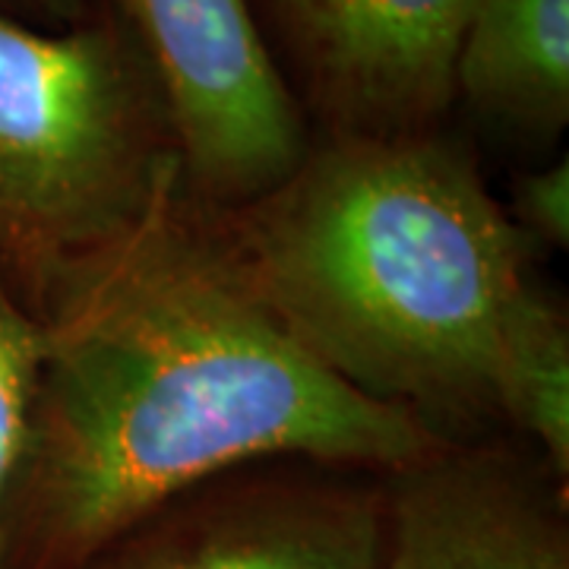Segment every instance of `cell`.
I'll list each match as a JSON object with an SVG mask.
<instances>
[{
    "instance_id": "7c38bea8",
    "label": "cell",
    "mask_w": 569,
    "mask_h": 569,
    "mask_svg": "<svg viewBox=\"0 0 569 569\" xmlns=\"http://www.w3.org/2000/svg\"><path fill=\"white\" fill-rule=\"evenodd\" d=\"M77 7H80V0H0V13H10V17H13V10H29L39 17H51V20H73Z\"/></svg>"
},
{
    "instance_id": "277c9868",
    "label": "cell",
    "mask_w": 569,
    "mask_h": 569,
    "mask_svg": "<svg viewBox=\"0 0 569 569\" xmlns=\"http://www.w3.org/2000/svg\"><path fill=\"white\" fill-rule=\"evenodd\" d=\"M159 86L187 193L234 209L282 183L307 156L301 102L250 0H114Z\"/></svg>"
},
{
    "instance_id": "6da1fadb",
    "label": "cell",
    "mask_w": 569,
    "mask_h": 569,
    "mask_svg": "<svg viewBox=\"0 0 569 569\" xmlns=\"http://www.w3.org/2000/svg\"><path fill=\"white\" fill-rule=\"evenodd\" d=\"M39 373L3 569H77L164 500L272 459L392 471L443 447L298 346L181 171L111 241L29 288Z\"/></svg>"
},
{
    "instance_id": "3957f363",
    "label": "cell",
    "mask_w": 569,
    "mask_h": 569,
    "mask_svg": "<svg viewBox=\"0 0 569 569\" xmlns=\"http://www.w3.org/2000/svg\"><path fill=\"white\" fill-rule=\"evenodd\" d=\"M178 171L159 86L114 13L67 29L0 13V263L26 298Z\"/></svg>"
},
{
    "instance_id": "ba28073f",
    "label": "cell",
    "mask_w": 569,
    "mask_h": 569,
    "mask_svg": "<svg viewBox=\"0 0 569 569\" xmlns=\"http://www.w3.org/2000/svg\"><path fill=\"white\" fill-rule=\"evenodd\" d=\"M452 86L490 123L553 140L569 121V0H478Z\"/></svg>"
},
{
    "instance_id": "8fae6325",
    "label": "cell",
    "mask_w": 569,
    "mask_h": 569,
    "mask_svg": "<svg viewBox=\"0 0 569 569\" xmlns=\"http://www.w3.org/2000/svg\"><path fill=\"white\" fill-rule=\"evenodd\" d=\"M512 224L526 234L531 247L567 250L569 244V162H550L541 171H529L516 181Z\"/></svg>"
},
{
    "instance_id": "52a82bcc",
    "label": "cell",
    "mask_w": 569,
    "mask_h": 569,
    "mask_svg": "<svg viewBox=\"0 0 569 569\" xmlns=\"http://www.w3.org/2000/svg\"><path fill=\"white\" fill-rule=\"evenodd\" d=\"M383 569H569L567 478L545 459L447 440L383 471Z\"/></svg>"
},
{
    "instance_id": "30bf717a",
    "label": "cell",
    "mask_w": 569,
    "mask_h": 569,
    "mask_svg": "<svg viewBox=\"0 0 569 569\" xmlns=\"http://www.w3.org/2000/svg\"><path fill=\"white\" fill-rule=\"evenodd\" d=\"M39 373V317L22 284L0 263V569L3 512L20 468L26 425Z\"/></svg>"
},
{
    "instance_id": "7a4b0ae2",
    "label": "cell",
    "mask_w": 569,
    "mask_h": 569,
    "mask_svg": "<svg viewBox=\"0 0 569 569\" xmlns=\"http://www.w3.org/2000/svg\"><path fill=\"white\" fill-rule=\"evenodd\" d=\"M206 212L266 310L355 392L443 440L497 418L493 342L535 247L459 146L323 137L257 200Z\"/></svg>"
},
{
    "instance_id": "5b68a950",
    "label": "cell",
    "mask_w": 569,
    "mask_h": 569,
    "mask_svg": "<svg viewBox=\"0 0 569 569\" xmlns=\"http://www.w3.org/2000/svg\"><path fill=\"white\" fill-rule=\"evenodd\" d=\"M383 471L272 459L164 500L77 569H383Z\"/></svg>"
},
{
    "instance_id": "9c48e42d",
    "label": "cell",
    "mask_w": 569,
    "mask_h": 569,
    "mask_svg": "<svg viewBox=\"0 0 569 569\" xmlns=\"http://www.w3.org/2000/svg\"><path fill=\"white\" fill-rule=\"evenodd\" d=\"M493 415L569 478V320L548 288L526 279L497 329L490 365Z\"/></svg>"
},
{
    "instance_id": "8992f818",
    "label": "cell",
    "mask_w": 569,
    "mask_h": 569,
    "mask_svg": "<svg viewBox=\"0 0 569 569\" xmlns=\"http://www.w3.org/2000/svg\"><path fill=\"white\" fill-rule=\"evenodd\" d=\"M478 0H263L326 137L427 133L456 102L452 67Z\"/></svg>"
}]
</instances>
